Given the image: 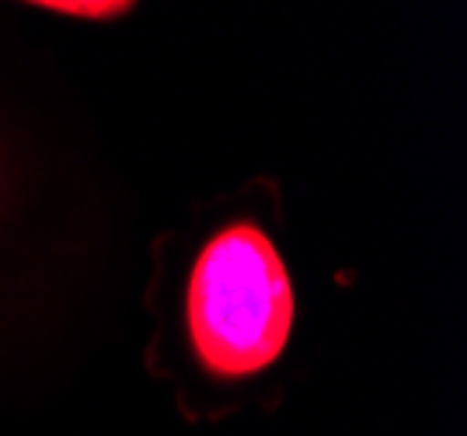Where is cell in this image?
<instances>
[{"label": "cell", "mask_w": 467, "mask_h": 436, "mask_svg": "<svg viewBox=\"0 0 467 436\" xmlns=\"http://www.w3.org/2000/svg\"><path fill=\"white\" fill-rule=\"evenodd\" d=\"M293 325V286L273 241L231 223L206 241L189 279V336L216 377H248L279 359Z\"/></svg>", "instance_id": "obj_1"}, {"label": "cell", "mask_w": 467, "mask_h": 436, "mask_svg": "<svg viewBox=\"0 0 467 436\" xmlns=\"http://www.w3.org/2000/svg\"><path fill=\"white\" fill-rule=\"evenodd\" d=\"M36 7L57 11V15H70V18H91V21H109L126 15V11H133V4H112V0H46V4H36Z\"/></svg>", "instance_id": "obj_2"}]
</instances>
